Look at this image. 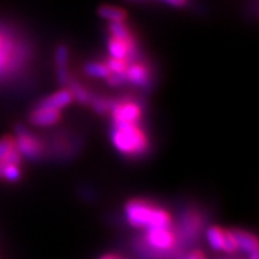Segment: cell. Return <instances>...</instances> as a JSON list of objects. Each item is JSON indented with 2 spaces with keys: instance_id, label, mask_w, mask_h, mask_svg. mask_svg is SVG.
Listing matches in <instances>:
<instances>
[{
  "instance_id": "44dd1931",
  "label": "cell",
  "mask_w": 259,
  "mask_h": 259,
  "mask_svg": "<svg viewBox=\"0 0 259 259\" xmlns=\"http://www.w3.org/2000/svg\"><path fill=\"white\" fill-rule=\"evenodd\" d=\"M187 259H205V255L203 254V252L194 251L189 255V258H187Z\"/></svg>"
},
{
  "instance_id": "e0dca14e",
  "label": "cell",
  "mask_w": 259,
  "mask_h": 259,
  "mask_svg": "<svg viewBox=\"0 0 259 259\" xmlns=\"http://www.w3.org/2000/svg\"><path fill=\"white\" fill-rule=\"evenodd\" d=\"M67 60H69V50L64 45H60L56 52L57 70H67Z\"/></svg>"
},
{
  "instance_id": "277c9868",
  "label": "cell",
  "mask_w": 259,
  "mask_h": 259,
  "mask_svg": "<svg viewBox=\"0 0 259 259\" xmlns=\"http://www.w3.org/2000/svg\"><path fill=\"white\" fill-rule=\"evenodd\" d=\"M22 52L8 35L0 31V78L18 69L22 61Z\"/></svg>"
},
{
  "instance_id": "7c38bea8",
  "label": "cell",
  "mask_w": 259,
  "mask_h": 259,
  "mask_svg": "<svg viewBox=\"0 0 259 259\" xmlns=\"http://www.w3.org/2000/svg\"><path fill=\"white\" fill-rule=\"evenodd\" d=\"M99 15L111 23L113 22H124L126 18L125 10L111 5H102L101 8H99Z\"/></svg>"
},
{
  "instance_id": "52a82bcc",
  "label": "cell",
  "mask_w": 259,
  "mask_h": 259,
  "mask_svg": "<svg viewBox=\"0 0 259 259\" xmlns=\"http://www.w3.org/2000/svg\"><path fill=\"white\" fill-rule=\"evenodd\" d=\"M145 241L154 250L168 251L171 250L176 245V235L171 232V228L148 229L145 234Z\"/></svg>"
},
{
  "instance_id": "8fae6325",
  "label": "cell",
  "mask_w": 259,
  "mask_h": 259,
  "mask_svg": "<svg viewBox=\"0 0 259 259\" xmlns=\"http://www.w3.org/2000/svg\"><path fill=\"white\" fill-rule=\"evenodd\" d=\"M67 87H69V90L70 93L72 94L73 99H76L79 103L87 105V103H90V101H92L94 96L90 94V92L85 88V87L77 82V80L71 78L69 84H67Z\"/></svg>"
},
{
  "instance_id": "30bf717a",
  "label": "cell",
  "mask_w": 259,
  "mask_h": 259,
  "mask_svg": "<svg viewBox=\"0 0 259 259\" xmlns=\"http://www.w3.org/2000/svg\"><path fill=\"white\" fill-rule=\"evenodd\" d=\"M232 233L240 250L247 252L248 254L253 253V252H258V240L253 234L246 231H241V229L232 231Z\"/></svg>"
},
{
  "instance_id": "7402d4cb",
  "label": "cell",
  "mask_w": 259,
  "mask_h": 259,
  "mask_svg": "<svg viewBox=\"0 0 259 259\" xmlns=\"http://www.w3.org/2000/svg\"><path fill=\"white\" fill-rule=\"evenodd\" d=\"M100 259H122V258L118 254H106V255H102Z\"/></svg>"
},
{
  "instance_id": "7a4b0ae2",
  "label": "cell",
  "mask_w": 259,
  "mask_h": 259,
  "mask_svg": "<svg viewBox=\"0 0 259 259\" xmlns=\"http://www.w3.org/2000/svg\"><path fill=\"white\" fill-rule=\"evenodd\" d=\"M112 141L116 150L128 157L143 156L150 147L142 125H113Z\"/></svg>"
},
{
  "instance_id": "4fadbf2b",
  "label": "cell",
  "mask_w": 259,
  "mask_h": 259,
  "mask_svg": "<svg viewBox=\"0 0 259 259\" xmlns=\"http://www.w3.org/2000/svg\"><path fill=\"white\" fill-rule=\"evenodd\" d=\"M108 28L109 32H111V37H114L116 40L128 41L135 38L134 34L124 22H113V23H109Z\"/></svg>"
},
{
  "instance_id": "9a60e30c",
  "label": "cell",
  "mask_w": 259,
  "mask_h": 259,
  "mask_svg": "<svg viewBox=\"0 0 259 259\" xmlns=\"http://www.w3.org/2000/svg\"><path fill=\"white\" fill-rule=\"evenodd\" d=\"M85 72L89 76L96 77V78H105L107 79L109 76V70L107 69L106 64L101 61H92L85 65Z\"/></svg>"
},
{
  "instance_id": "603a6c76",
  "label": "cell",
  "mask_w": 259,
  "mask_h": 259,
  "mask_svg": "<svg viewBox=\"0 0 259 259\" xmlns=\"http://www.w3.org/2000/svg\"><path fill=\"white\" fill-rule=\"evenodd\" d=\"M250 259H259L258 252H253V253L250 254Z\"/></svg>"
},
{
  "instance_id": "ac0fdd59",
  "label": "cell",
  "mask_w": 259,
  "mask_h": 259,
  "mask_svg": "<svg viewBox=\"0 0 259 259\" xmlns=\"http://www.w3.org/2000/svg\"><path fill=\"white\" fill-rule=\"evenodd\" d=\"M238 244H236V240L233 235L232 231H225L223 232V245L222 250L228 252V253H233L238 250Z\"/></svg>"
},
{
  "instance_id": "8992f818",
  "label": "cell",
  "mask_w": 259,
  "mask_h": 259,
  "mask_svg": "<svg viewBox=\"0 0 259 259\" xmlns=\"http://www.w3.org/2000/svg\"><path fill=\"white\" fill-rule=\"evenodd\" d=\"M126 82H130L136 87H148L153 79L150 66L147 63L141 60V58L131 61L126 69Z\"/></svg>"
},
{
  "instance_id": "d6986e66",
  "label": "cell",
  "mask_w": 259,
  "mask_h": 259,
  "mask_svg": "<svg viewBox=\"0 0 259 259\" xmlns=\"http://www.w3.org/2000/svg\"><path fill=\"white\" fill-rule=\"evenodd\" d=\"M15 145V138L12 136H5L4 138L0 139V162H2L3 158L8 151Z\"/></svg>"
},
{
  "instance_id": "3957f363",
  "label": "cell",
  "mask_w": 259,
  "mask_h": 259,
  "mask_svg": "<svg viewBox=\"0 0 259 259\" xmlns=\"http://www.w3.org/2000/svg\"><path fill=\"white\" fill-rule=\"evenodd\" d=\"M109 112L112 114L113 125H142L144 108L135 97L112 99Z\"/></svg>"
},
{
  "instance_id": "2e32d148",
  "label": "cell",
  "mask_w": 259,
  "mask_h": 259,
  "mask_svg": "<svg viewBox=\"0 0 259 259\" xmlns=\"http://www.w3.org/2000/svg\"><path fill=\"white\" fill-rule=\"evenodd\" d=\"M111 102H112V99L94 96L89 105L92 106L94 111L99 113V114H106V113L109 112V108H111Z\"/></svg>"
},
{
  "instance_id": "ba28073f",
  "label": "cell",
  "mask_w": 259,
  "mask_h": 259,
  "mask_svg": "<svg viewBox=\"0 0 259 259\" xmlns=\"http://www.w3.org/2000/svg\"><path fill=\"white\" fill-rule=\"evenodd\" d=\"M61 118V112L58 109L45 108V107L36 106L30 113V122L36 126H51L57 124Z\"/></svg>"
},
{
  "instance_id": "5bb4252c",
  "label": "cell",
  "mask_w": 259,
  "mask_h": 259,
  "mask_svg": "<svg viewBox=\"0 0 259 259\" xmlns=\"http://www.w3.org/2000/svg\"><path fill=\"white\" fill-rule=\"evenodd\" d=\"M223 232L225 229L220 228L218 226H213L211 228L208 229V233H206V238H208V241L213 250L221 251L222 245H223Z\"/></svg>"
},
{
  "instance_id": "ffe728a7",
  "label": "cell",
  "mask_w": 259,
  "mask_h": 259,
  "mask_svg": "<svg viewBox=\"0 0 259 259\" xmlns=\"http://www.w3.org/2000/svg\"><path fill=\"white\" fill-rule=\"evenodd\" d=\"M162 2L167 3V4L171 6H184L186 4L187 0H162Z\"/></svg>"
},
{
  "instance_id": "6da1fadb",
  "label": "cell",
  "mask_w": 259,
  "mask_h": 259,
  "mask_svg": "<svg viewBox=\"0 0 259 259\" xmlns=\"http://www.w3.org/2000/svg\"><path fill=\"white\" fill-rule=\"evenodd\" d=\"M125 215L135 228H171L170 213L147 199L135 198L126 203Z\"/></svg>"
},
{
  "instance_id": "5b68a950",
  "label": "cell",
  "mask_w": 259,
  "mask_h": 259,
  "mask_svg": "<svg viewBox=\"0 0 259 259\" xmlns=\"http://www.w3.org/2000/svg\"><path fill=\"white\" fill-rule=\"evenodd\" d=\"M16 147H17L19 154L24 155L25 157L31 160H37L45 153V144L36 137L29 132V130L24 126L19 125L16 128Z\"/></svg>"
},
{
  "instance_id": "9c48e42d",
  "label": "cell",
  "mask_w": 259,
  "mask_h": 259,
  "mask_svg": "<svg viewBox=\"0 0 259 259\" xmlns=\"http://www.w3.org/2000/svg\"><path fill=\"white\" fill-rule=\"evenodd\" d=\"M72 101H73V96L72 94L70 93V90L63 89V90H59V92L52 94L50 96L45 97L44 100H41V101L37 103V106L60 111V109L64 108V107L69 106Z\"/></svg>"
}]
</instances>
